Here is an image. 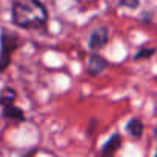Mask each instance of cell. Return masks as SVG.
<instances>
[{
    "label": "cell",
    "mask_w": 157,
    "mask_h": 157,
    "mask_svg": "<svg viewBox=\"0 0 157 157\" xmlns=\"http://www.w3.org/2000/svg\"><path fill=\"white\" fill-rule=\"evenodd\" d=\"M11 19L22 29H43L48 22V11L40 0H13Z\"/></svg>",
    "instance_id": "6da1fadb"
},
{
    "label": "cell",
    "mask_w": 157,
    "mask_h": 157,
    "mask_svg": "<svg viewBox=\"0 0 157 157\" xmlns=\"http://www.w3.org/2000/svg\"><path fill=\"white\" fill-rule=\"evenodd\" d=\"M22 45V39L8 29H2V34H0V74H3L8 66L11 65L13 60V54L20 48Z\"/></svg>",
    "instance_id": "7a4b0ae2"
},
{
    "label": "cell",
    "mask_w": 157,
    "mask_h": 157,
    "mask_svg": "<svg viewBox=\"0 0 157 157\" xmlns=\"http://www.w3.org/2000/svg\"><path fill=\"white\" fill-rule=\"evenodd\" d=\"M16 99H17V93L16 90L5 86L0 91V108H2V117L5 120H13L17 123H23L26 120L25 113L16 106Z\"/></svg>",
    "instance_id": "3957f363"
},
{
    "label": "cell",
    "mask_w": 157,
    "mask_h": 157,
    "mask_svg": "<svg viewBox=\"0 0 157 157\" xmlns=\"http://www.w3.org/2000/svg\"><path fill=\"white\" fill-rule=\"evenodd\" d=\"M109 40V34H108V29L105 26H100L97 28L88 39V46L93 52H99Z\"/></svg>",
    "instance_id": "277c9868"
},
{
    "label": "cell",
    "mask_w": 157,
    "mask_h": 157,
    "mask_svg": "<svg viewBox=\"0 0 157 157\" xmlns=\"http://www.w3.org/2000/svg\"><path fill=\"white\" fill-rule=\"evenodd\" d=\"M108 66V60L100 56L99 52H93L90 57H88V62H86V72L90 75H97L100 74L105 68Z\"/></svg>",
    "instance_id": "5b68a950"
},
{
    "label": "cell",
    "mask_w": 157,
    "mask_h": 157,
    "mask_svg": "<svg viewBox=\"0 0 157 157\" xmlns=\"http://www.w3.org/2000/svg\"><path fill=\"white\" fill-rule=\"evenodd\" d=\"M120 146H122V136H120V134H113V136L109 137V140L103 145L102 154H103V155H111V154H114Z\"/></svg>",
    "instance_id": "8992f818"
},
{
    "label": "cell",
    "mask_w": 157,
    "mask_h": 157,
    "mask_svg": "<svg viewBox=\"0 0 157 157\" xmlns=\"http://www.w3.org/2000/svg\"><path fill=\"white\" fill-rule=\"evenodd\" d=\"M126 131L132 136V137H140L143 134V123L139 120V119H131L128 123H126Z\"/></svg>",
    "instance_id": "52a82bcc"
},
{
    "label": "cell",
    "mask_w": 157,
    "mask_h": 157,
    "mask_svg": "<svg viewBox=\"0 0 157 157\" xmlns=\"http://www.w3.org/2000/svg\"><path fill=\"white\" fill-rule=\"evenodd\" d=\"M155 52V48H140L136 56H134V60H143V59H149L151 56H154Z\"/></svg>",
    "instance_id": "ba28073f"
},
{
    "label": "cell",
    "mask_w": 157,
    "mask_h": 157,
    "mask_svg": "<svg viewBox=\"0 0 157 157\" xmlns=\"http://www.w3.org/2000/svg\"><path fill=\"white\" fill-rule=\"evenodd\" d=\"M140 5V0H120V6L123 8H129V10H134Z\"/></svg>",
    "instance_id": "9c48e42d"
},
{
    "label": "cell",
    "mask_w": 157,
    "mask_h": 157,
    "mask_svg": "<svg viewBox=\"0 0 157 157\" xmlns=\"http://www.w3.org/2000/svg\"><path fill=\"white\" fill-rule=\"evenodd\" d=\"M155 136H157V129H155Z\"/></svg>",
    "instance_id": "30bf717a"
}]
</instances>
